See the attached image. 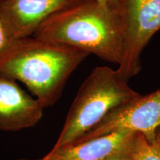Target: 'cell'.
<instances>
[{
  "mask_svg": "<svg viewBox=\"0 0 160 160\" xmlns=\"http://www.w3.org/2000/svg\"><path fill=\"white\" fill-rule=\"evenodd\" d=\"M17 160H29V159H17Z\"/></svg>",
  "mask_w": 160,
  "mask_h": 160,
  "instance_id": "4fadbf2b",
  "label": "cell"
},
{
  "mask_svg": "<svg viewBox=\"0 0 160 160\" xmlns=\"http://www.w3.org/2000/svg\"><path fill=\"white\" fill-rule=\"evenodd\" d=\"M2 0H0V2H2Z\"/></svg>",
  "mask_w": 160,
  "mask_h": 160,
  "instance_id": "5bb4252c",
  "label": "cell"
},
{
  "mask_svg": "<svg viewBox=\"0 0 160 160\" xmlns=\"http://www.w3.org/2000/svg\"><path fill=\"white\" fill-rule=\"evenodd\" d=\"M138 133L117 131L53 148L39 160H119L131 157Z\"/></svg>",
  "mask_w": 160,
  "mask_h": 160,
  "instance_id": "52a82bcc",
  "label": "cell"
},
{
  "mask_svg": "<svg viewBox=\"0 0 160 160\" xmlns=\"http://www.w3.org/2000/svg\"><path fill=\"white\" fill-rule=\"evenodd\" d=\"M44 108L18 85L0 77V130L17 131L33 127L43 115Z\"/></svg>",
  "mask_w": 160,
  "mask_h": 160,
  "instance_id": "ba28073f",
  "label": "cell"
},
{
  "mask_svg": "<svg viewBox=\"0 0 160 160\" xmlns=\"http://www.w3.org/2000/svg\"><path fill=\"white\" fill-rule=\"evenodd\" d=\"M87 52L35 37L13 40L0 52V77L24 83L45 108L57 102Z\"/></svg>",
  "mask_w": 160,
  "mask_h": 160,
  "instance_id": "6da1fadb",
  "label": "cell"
},
{
  "mask_svg": "<svg viewBox=\"0 0 160 160\" xmlns=\"http://www.w3.org/2000/svg\"><path fill=\"white\" fill-rule=\"evenodd\" d=\"M133 158L134 160H160V129L151 142L148 141L141 133H137Z\"/></svg>",
  "mask_w": 160,
  "mask_h": 160,
  "instance_id": "9c48e42d",
  "label": "cell"
},
{
  "mask_svg": "<svg viewBox=\"0 0 160 160\" xmlns=\"http://www.w3.org/2000/svg\"><path fill=\"white\" fill-rule=\"evenodd\" d=\"M140 95L120 77L117 69L96 67L80 86L53 148L76 142L110 112Z\"/></svg>",
  "mask_w": 160,
  "mask_h": 160,
  "instance_id": "3957f363",
  "label": "cell"
},
{
  "mask_svg": "<svg viewBox=\"0 0 160 160\" xmlns=\"http://www.w3.org/2000/svg\"><path fill=\"white\" fill-rule=\"evenodd\" d=\"M84 0H2L0 17L11 41L32 37L51 16Z\"/></svg>",
  "mask_w": 160,
  "mask_h": 160,
  "instance_id": "8992f818",
  "label": "cell"
},
{
  "mask_svg": "<svg viewBox=\"0 0 160 160\" xmlns=\"http://www.w3.org/2000/svg\"><path fill=\"white\" fill-rule=\"evenodd\" d=\"M11 42L7 29L4 25L2 19L0 17V52L2 51Z\"/></svg>",
  "mask_w": 160,
  "mask_h": 160,
  "instance_id": "30bf717a",
  "label": "cell"
},
{
  "mask_svg": "<svg viewBox=\"0 0 160 160\" xmlns=\"http://www.w3.org/2000/svg\"><path fill=\"white\" fill-rule=\"evenodd\" d=\"M159 129L160 89H158L149 94L140 95L113 110L76 142L87 141L117 131L141 133L148 141L151 142L157 137Z\"/></svg>",
  "mask_w": 160,
  "mask_h": 160,
  "instance_id": "5b68a950",
  "label": "cell"
},
{
  "mask_svg": "<svg viewBox=\"0 0 160 160\" xmlns=\"http://www.w3.org/2000/svg\"><path fill=\"white\" fill-rule=\"evenodd\" d=\"M123 39V56L117 71L128 82L142 70L141 57L160 31V0H116Z\"/></svg>",
  "mask_w": 160,
  "mask_h": 160,
  "instance_id": "277c9868",
  "label": "cell"
},
{
  "mask_svg": "<svg viewBox=\"0 0 160 160\" xmlns=\"http://www.w3.org/2000/svg\"><path fill=\"white\" fill-rule=\"evenodd\" d=\"M119 160H134V159H133V155H132L131 157H127V158H124V159H119Z\"/></svg>",
  "mask_w": 160,
  "mask_h": 160,
  "instance_id": "7c38bea8",
  "label": "cell"
},
{
  "mask_svg": "<svg viewBox=\"0 0 160 160\" xmlns=\"http://www.w3.org/2000/svg\"><path fill=\"white\" fill-rule=\"evenodd\" d=\"M98 1L104 5L108 6L112 9H114L116 0H98Z\"/></svg>",
  "mask_w": 160,
  "mask_h": 160,
  "instance_id": "8fae6325",
  "label": "cell"
},
{
  "mask_svg": "<svg viewBox=\"0 0 160 160\" xmlns=\"http://www.w3.org/2000/svg\"><path fill=\"white\" fill-rule=\"evenodd\" d=\"M33 37L71 46L115 65L122 59L119 17L98 0H84L51 16Z\"/></svg>",
  "mask_w": 160,
  "mask_h": 160,
  "instance_id": "7a4b0ae2",
  "label": "cell"
}]
</instances>
